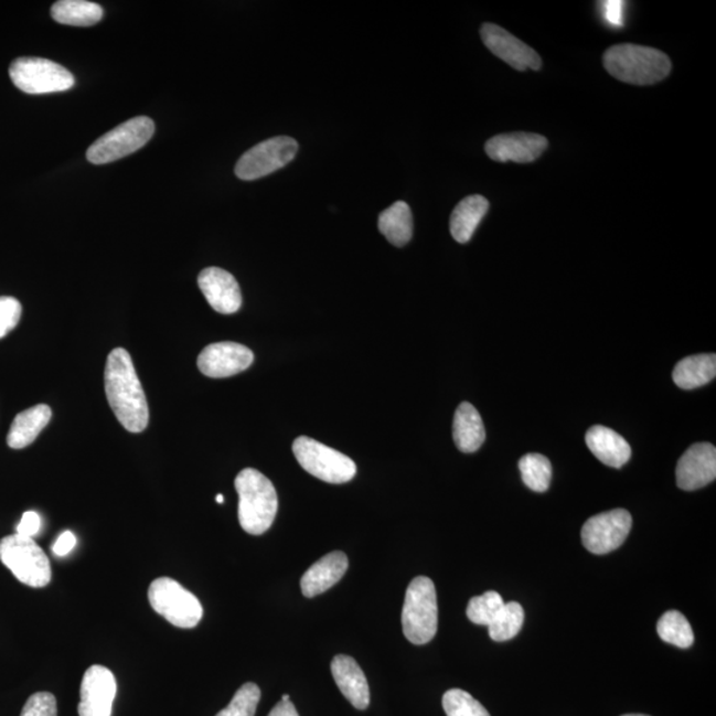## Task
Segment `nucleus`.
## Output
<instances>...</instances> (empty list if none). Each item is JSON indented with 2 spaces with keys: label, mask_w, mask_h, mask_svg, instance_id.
Returning a JSON list of instances; mask_svg holds the SVG:
<instances>
[{
  "label": "nucleus",
  "mask_w": 716,
  "mask_h": 716,
  "mask_svg": "<svg viewBox=\"0 0 716 716\" xmlns=\"http://www.w3.org/2000/svg\"><path fill=\"white\" fill-rule=\"evenodd\" d=\"M105 393L110 409L125 429L142 432L149 424V406L130 354L116 348L105 365Z\"/></svg>",
  "instance_id": "1"
},
{
  "label": "nucleus",
  "mask_w": 716,
  "mask_h": 716,
  "mask_svg": "<svg viewBox=\"0 0 716 716\" xmlns=\"http://www.w3.org/2000/svg\"><path fill=\"white\" fill-rule=\"evenodd\" d=\"M603 65L622 83L653 85L672 72V62L663 52L637 44H619L603 54Z\"/></svg>",
  "instance_id": "2"
},
{
  "label": "nucleus",
  "mask_w": 716,
  "mask_h": 716,
  "mask_svg": "<svg viewBox=\"0 0 716 716\" xmlns=\"http://www.w3.org/2000/svg\"><path fill=\"white\" fill-rule=\"evenodd\" d=\"M239 495L241 527L249 535L265 534L278 512V494L269 479L255 469H245L235 479Z\"/></svg>",
  "instance_id": "3"
},
{
  "label": "nucleus",
  "mask_w": 716,
  "mask_h": 716,
  "mask_svg": "<svg viewBox=\"0 0 716 716\" xmlns=\"http://www.w3.org/2000/svg\"><path fill=\"white\" fill-rule=\"evenodd\" d=\"M403 629L414 645H425L438 630V603L435 583L429 577H416L407 587L403 609Z\"/></svg>",
  "instance_id": "4"
},
{
  "label": "nucleus",
  "mask_w": 716,
  "mask_h": 716,
  "mask_svg": "<svg viewBox=\"0 0 716 716\" xmlns=\"http://www.w3.org/2000/svg\"><path fill=\"white\" fill-rule=\"evenodd\" d=\"M0 562L19 581L31 588H44L51 581L49 557L34 538L18 534L3 537L0 541Z\"/></svg>",
  "instance_id": "5"
},
{
  "label": "nucleus",
  "mask_w": 716,
  "mask_h": 716,
  "mask_svg": "<svg viewBox=\"0 0 716 716\" xmlns=\"http://www.w3.org/2000/svg\"><path fill=\"white\" fill-rule=\"evenodd\" d=\"M156 125L152 118L138 116L118 125L87 150V160L94 165H105L124 159L146 147L153 137Z\"/></svg>",
  "instance_id": "6"
},
{
  "label": "nucleus",
  "mask_w": 716,
  "mask_h": 716,
  "mask_svg": "<svg viewBox=\"0 0 716 716\" xmlns=\"http://www.w3.org/2000/svg\"><path fill=\"white\" fill-rule=\"evenodd\" d=\"M148 597L150 607L177 628L192 629L202 620L200 600L169 577H160L150 584Z\"/></svg>",
  "instance_id": "7"
},
{
  "label": "nucleus",
  "mask_w": 716,
  "mask_h": 716,
  "mask_svg": "<svg viewBox=\"0 0 716 716\" xmlns=\"http://www.w3.org/2000/svg\"><path fill=\"white\" fill-rule=\"evenodd\" d=\"M292 450L301 468L320 481L341 484L356 477V463L350 457L312 438L299 437L293 442Z\"/></svg>",
  "instance_id": "8"
},
{
  "label": "nucleus",
  "mask_w": 716,
  "mask_h": 716,
  "mask_svg": "<svg viewBox=\"0 0 716 716\" xmlns=\"http://www.w3.org/2000/svg\"><path fill=\"white\" fill-rule=\"evenodd\" d=\"M10 77L15 87L29 95L55 94L75 85L67 68L49 58L19 57L10 65Z\"/></svg>",
  "instance_id": "9"
},
{
  "label": "nucleus",
  "mask_w": 716,
  "mask_h": 716,
  "mask_svg": "<svg viewBox=\"0 0 716 716\" xmlns=\"http://www.w3.org/2000/svg\"><path fill=\"white\" fill-rule=\"evenodd\" d=\"M298 149V142L292 137L269 138L241 157L235 174L243 181L263 179L288 165L297 157Z\"/></svg>",
  "instance_id": "10"
},
{
  "label": "nucleus",
  "mask_w": 716,
  "mask_h": 716,
  "mask_svg": "<svg viewBox=\"0 0 716 716\" xmlns=\"http://www.w3.org/2000/svg\"><path fill=\"white\" fill-rule=\"evenodd\" d=\"M633 519L627 510L617 509L596 515L583 525L581 541L590 554L606 555L620 548L632 530Z\"/></svg>",
  "instance_id": "11"
},
{
  "label": "nucleus",
  "mask_w": 716,
  "mask_h": 716,
  "mask_svg": "<svg viewBox=\"0 0 716 716\" xmlns=\"http://www.w3.org/2000/svg\"><path fill=\"white\" fill-rule=\"evenodd\" d=\"M116 693L114 673L101 665L90 666L83 676L78 716H111Z\"/></svg>",
  "instance_id": "12"
},
{
  "label": "nucleus",
  "mask_w": 716,
  "mask_h": 716,
  "mask_svg": "<svg viewBox=\"0 0 716 716\" xmlns=\"http://www.w3.org/2000/svg\"><path fill=\"white\" fill-rule=\"evenodd\" d=\"M482 41L492 54L502 58L516 71H538L542 58L534 49L523 43L521 39L511 35L509 31L496 24L485 23L481 29Z\"/></svg>",
  "instance_id": "13"
},
{
  "label": "nucleus",
  "mask_w": 716,
  "mask_h": 716,
  "mask_svg": "<svg viewBox=\"0 0 716 716\" xmlns=\"http://www.w3.org/2000/svg\"><path fill=\"white\" fill-rule=\"evenodd\" d=\"M547 148V138L524 131L499 135L485 142V153L496 162L531 163L542 157Z\"/></svg>",
  "instance_id": "14"
},
{
  "label": "nucleus",
  "mask_w": 716,
  "mask_h": 716,
  "mask_svg": "<svg viewBox=\"0 0 716 716\" xmlns=\"http://www.w3.org/2000/svg\"><path fill=\"white\" fill-rule=\"evenodd\" d=\"M254 363V353L236 343L207 345L199 357L200 371L210 378H225L245 372Z\"/></svg>",
  "instance_id": "15"
},
{
  "label": "nucleus",
  "mask_w": 716,
  "mask_h": 716,
  "mask_svg": "<svg viewBox=\"0 0 716 716\" xmlns=\"http://www.w3.org/2000/svg\"><path fill=\"white\" fill-rule=\"evenodd\" d=\"M676 484L681 490L695 491L715 481L716 449L712 444H695L676 464Z\"/></svg>",
  "instance_id": "16"
},
{
  "label": "nucleus",
  "mask_w": 716,
  "mask_h": 716,
  "mask_svg": "<svg viewBox=\"0 0 716 716\" xmlns=\"http://www.w3.org/2000/svg\"><path fill=\"white\" fill-rule=\"evenodd\" d=\"M199 286L213 310L222 314H233L242 307V292L238 281L225 269L210 267L199 276Z\"/></svg>",
  "instance_id": "17"
},
{
  "label": "nucleus",
  "mask_w": 716,
  "mask_h": 716,
  "mask_svg": "<svg viewBox=\"0 0 716 716\" xmlns=\"http://www.w3.org/2000/svg\"><path fill=\"white\" fill-rule=\"evenodd\" d=\"M350 562L344 552L334 551L321 557L301 577V592L308 599L327 592L328 589L336 586L346 574Z\"/></svg>",
  "instance_id": "18"
},
{
  "label": "nucleus",
  "mask_w": 716,
  "mask_h": 716,
  "mask_svg": "<svg viewBox=\"0 0 716 716\" xmlns=\"http://www.w3.org/2000/svg\"><path fill=\"white\" fill-rule=\"evenodd\" d=\"M334 682L345 698L357 709H365L371 703L370 685L363 669L350 655L334 656L331 665Z\"/></svg>",
  "instance_id": "19"
},
{
  "label": "nucleus",
  "mask_w": 716,
  "mask_h": 716,
  "mask_svg": "<svg viewBox=\"0 0 716 716\" xmlns=\"http://www.w3.org/2000/svg\"><path fill=\"white\" fill-rule=\"evenodd\" d=\"M586 441L592 455L609 468L620 469L632 457L627 439L606 426L590 427Z\"/></svg>",
  "instance_id": "20"
},
{
  "label": "nucleus",
  "mask_w": 716,
  "mask_h": 716,
  "mask_svg": "<svg viewBox=\"0 0 716 716\" xmlns=\"http://www.w3.org/2000/svg\"><path fill=\"white\" fill-rule=\"evenodd\" d=\"M452 437H455L457 448L466 455L481 449L485 439L484 425L481 414L471 404L459 405L455 426H452Z\"/></svg>",
  "instance_id": "21"
},
{
  "label": "nucleus",
  "mask_w": 716,
  "mask_h": 716,
  "mask_svg": "<svg viewBox=\"0 0 716 716\" xmlns=\"http://www.w3.org/2000/svg\"><path fill=\"white\" fill-rule=\"evenodd\" d=\"M490 203L482 195L466 196L458 203L450 218V232L458 243H468L474 235L479 223L488 214Z\"/></svg>",
  "instance_id": "22"
},
{
  "label": "nucleus",
  "mask_w": 716,
  "mask_h": 716,
  "mask_svg": "<svg viewBox=\"0 0 716 716\" xmlns=\"http://www.w3.org/2000/svg\"><path fill=\"white\" fill-rule=\"evenodd\" d=\"M52 410L49 405H36L19 413L9 432L10 448L15 450L28 448L50 424Z\"/></svg>",
  "instance_id": "23"
},
{
  "label": "nucleus",
  "mask_w": 716,
  "mask_h": 716,
  "mask_svg": "<svg viewBox=\"0 0 716 716\" xmlns=\"http://www.w3.org/2000/svg\"><path fill=\"white\" fill-rule=\"evenodd\" d=\"M716 376L715 354H695L675 365L673 380L681 389L693 391L705 386Z\"/></svg>",
  "instance_id": "24"
},
{
  "label": "nucleus",
  "mask_w": 716,
  "mask_h": 716,
  "mask_svg": "<svg viewBox=\"0 0 716 716\" xmlns=\"http://www.w3.org/2000/svg\"><path fill=\"white\" fill-rule=\"evenodd\" d=\"M378 229L393 246H406L413 236V215L409 205L398 201L384 210L378 216Z\"/></svg>",
  "instance_id": "25"
},
{
  "label": "nucleus",
  "mask_w": 716,
  "mask_h": 716,
  "mask_svg": "<svg viewBox=\"0 0 716 716\" xmlns=\"http://www.w3.org/2000/svg\"><path fill=\"white\" fill-rule=\"evenodd\" d=\"M57 23L90 28L101 21L104 10L100 4L87 0H58L51 9Z\"/></svg>",
  "instance_id": "26"
},
{
  "label": "nucleus",
  "mask_w": 716,
  "mask_h": 716,
  "mask_svg": "<svg viewBox=\"0 0 716 716\" xmlns=\"http://www.w3.org/2000/svg\"><path fill=\"white\" fill-rule=\"evenodd\" d=\"M656 633L662 641L672 643L674 646L687 649L694 643V633L692 626L686 617L676 610H670L663 615L656 623Z\"/></svg>",
  "instance_id": "27"
},
{
  "label": "nucleus",
  "mask_w": 716,
  "mask_h": 716,
  "mask_svg": "<svg viewBox=\"0 0 716 716\" xmlns=\"http://www.w3.org/2000/svg\"><path fill=\"white\" fill-rule=\"evenodd\" d=\"M524 622V610L521 603L511 601L504 603L501 612L495 617L489 627L491 640L504 642L512 639L521 632Z\"/></svg>",
  "instance_id": "28"
},
{
  "label": "nucleus",
  "mask_w": 716,
  "mask_h": 716,
  "mask_svg": "<svg viewBox=\"0 0 716 716\" xmlns=\"http://www.w3.org/2000/svg\"><path fill=\"white\" fill-rule=\"evenodd\" d=\"M519 470L525 485L535 492H545L549 489L552 466L549 459L542 455H527L519 461Z\"/></svg>",
  "instance_id": "29"
},
{
  "label": "nucleus",
  "mask_w": 716,
  "mask_h": 716,
  "mask_svg": "<svg viewBox=\"0 0 716 716\" xmlns=\"http://www.w3.org/2000/svg\"><path fill=\"white\" fill-rule=\"evenodd\" d=\"M504 603L501 595L494 592V590H489L482 596L472 597L466 613L475 626L490 627L491 622L501 612Z\"/></svg>",
  "instance_id": "30"
},
{
  "label": "nucleus",
  "mask_w": 716,
  "mask_h": 716,
  "mask_svg": "<svg viewBox=\"0 0 716 716\" xmlns=\"http://www.w3.org/2000/svg\"><path fill=\"white\" fill-rule=\"evenodd\" d=\"M442 706L448 716H491L474 696L461 688H451L446 692Z\"/></svg>",
  "instance_id": "31"
},
{
  "label": "nucleus",
  "mask_w": 716,
  "mask_h": 716,
  "mask_svg": "<svg viewBox=\"0 0 716 716\" xmlns=\"http://www.w3.org/2000/svg\"><path fill=\"white\" fill-rule=\"evenodd\" d=\"M260 688L255 683H246L238 692L235 693L234 698L229 702L226 708H223L216 716H255L256 708H258L260 701Z\"/></svg>",
  "instance_id": "32"
},
{
  "label": "nucleus",
  "mask_w": 716,
  "mask_h": 716,
  "mask_svg": "<svg viewBox=\"0 0 716 716\" xmlns=\"http://www.w3.org/2000/svg\"><path fill=\"white\" fill-rule=\"evenodd\" d=\"M22 317V304L11 297L0 298V339L15 330Z\"/></svg>",
  "instance_id": "33"
},
{
  "label": "nucleus",
  "mask_w": 716,
  "mask_h": 716,
  "mask_svg": "<svg viewBox=\"0 0 716 716\" xmlns=\"http://www.w3.org/2000/svg\"><path fill=\"white\" fill-rule=\"evenodd\" d=\"M21 716H57L55 695L47 692L31 695Z\"/></svg>",
  "instance_id": "34"
},
{
  "label": "nucleus",
  "mask_w": 716,
  "mask_h": 716,
  "mask_svg": "<svg viewBox=\"0 0 716 716\" xmlns=\"http://www.w3.org/2000/svg\"><path fill=\"white\" fill-rule=\"evenodd\" d=\"M599 4L606 22L612 28H622L626 3L620 2V0H607V2H600Z\"/></svg>",
  "instance_id": "35"
},
{
  "label": "nucleus",
  "mask_w": 716,
  "mask_h": 716,
  "mask_svg": "<svg viewBox=\"0 0 716 716\" xmlns=\"http://www.w3.org/2000/svg\"><path fill=\"white\" fill-rule=\"evenodd\" d=\"M42 527V519L38 512H24L21 523L18 524L17 534L25 537H34Z\"/></svg>",
  "instance_id": "36"
},
{
  "label": "nucleus",
  "mask_w": 716,
  "mask_h": 716,
  "mask_svg": "<svg viewBox=\"0 0 716 716\" xmlns=\"http://www.w3.org/2000/svg\"><path fill=\"white\" fill-rule=\"evenodd\" d=\"M76 545V536L72 534L71 531H65L61 536H58L56 543L54 544V547H52V551H54V554L56 556H67L72 549L75 548Z\"/></svg>",
  "instance_id": "37"
},
{
  "label": "nucleus",
  "mask_w": 716,
  "mask_h": 716,
  "mask_svg": "<svg viewBox=\"0 0 716 716\" xmlns=\"http://www.w3.org/2000/svg\"><path fill=\"white\" fill-rule=\"evenodd\" d=\"M268 716H299L291 701H280Z\"/></svg>",
  "instance_id": "38"
},
{
  "label": "nucleus",
  "mask_w": 716,
  "mask_h": 716,
  "mask_svg": "<svg viewBox=\"0 0 716 716\" xmlns=\"http://www.w3.org/2000/svg\"><path fill=\"white\" fill-rule=\"evenodd\" d=\"M216 502L222 504L223 502H225V499H223V495L220 494L218 496H216Z\"/></svg>",
  "instance_id": "39"
},
{
  "label": "nucleus",
  "mask_w": 716,
  "mask_h": 716,
  "mask_svg": "<svg viewBox=\"0 0 716 716\" xmlns=\"http://www.w3.org/2000/svg\"><path fill=\"white\" fill-rule=\"evenodd\" d=\"M281 701H290V695H287V694L282 695Z\"/></svg>",
  "instance_id": "40"
},
{
  "label": "nucleus",
  "mask_w": 716,
  "mask_h": 716,
  "mask_svg": "<svg viewBox=\"0 0 716 716\" xmlns=\"http://www.w3.org/2000/svg\"><path fill=\"white\" fill-rule=\"evenodd\" d=\"M622 716H649V715H642V714H628V715H622Z\"/></svg>",
  "instance_id": "41"
}]
</instances>
